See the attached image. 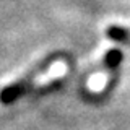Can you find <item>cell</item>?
<instances>
[{"label": "cell", "mask_w": 130, "mask_h": 130, "mask_svg": "<svg viewBox=\"0 0 130 130\" xmlns=\"http://www.w3.org/2000/svg\"><path fill=\"white\" fill-rule=\"evenodd\" d=\"M70 70V65L63 57H57V59L51 60L46 63V67L36 68V70L29 72L28 75L21 76L20 80L13 81V83L7 85L5 88L0 89V103L2 104H11L23 98L28 93H32L34 89L46 88L49 85L55 83V81L62 80Z\"/></svg>", "instance_id": "6da1fadb"}, {"label": "cell", "mask_w": 130, "mask_h": 130, "mask_svg": "<svg viewBox=\"0 0 130 130\" xmlns=\"http://www.w3.org/2000/svg\"><path fill=\"white\" fill-rule=\"evenodd\" d=\"M120 60H122L120 51H117V49L109 51L107 54H106V57L103 59L101 65L88 76V80H86V89L88 91L94 93V94L103 93L104 89L107 88V85L111 83V80L114 78Z\"/></svg>", "instance_id": "7a4b0ae2"}, {"label": "cell", "mask_w": 130, "mask_h": 130, "mask_svg": "<svg viewBox=\"0 0 130 130\" xmlns=\"http://www.w3.org/2000/svg\"><path fill=\"white\" fill-rule=\"evenodd\" d=\"M106 34L114 41H119V42L130 46V29L124 26H117V24H111V26L106 29Z\"/></svg>", "instance_id": "3957f363"}]
</instances>
